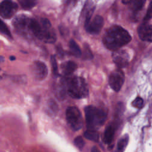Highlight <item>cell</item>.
I'll list each match as a JSON object with an SVG mask.
<instances>
[{"label": "cell", "mask_w": 152, "mask_h": 152, "mask_svg": "<svg viewBox=\"0 0 152 152\" xmlns=\"http://www.w3.org/2000/svg\"><path fill=\"white\" fill-rule=\"evenodd\" d=\"M131 40V36L129 33L118 25L109 28L103 37V43L105 47L114 51L128 43Z\"/></svg>", "instance_id": "1"}, {"label": "cell", "mask_w": 152, "mask_h": 152, "mask_svg": "<svg viewBox=\"0 0 152 152\" xmlns=\"http://www.w3.org/2000/svg\"><path fill=\"white\" fill-rule=\"evenodd\" d=\"M30 30L31 35L45 43H53L56 40L55 31L47 18H30Z\"/></svg>", "instance_id": "2"}, {"label": "cell", "mask_w": 152, "mask_h": 152, "mask_svg": "<svg viewBox=\"0 0 152 152\" xmlns=\"http://www.w3.org/2000/svg\"><path fill=\"white\" fill-rule=\"evenodd\" d=\"M69 96L74 99H83L88 94V88L85 80L81 77L66 78L63 84Z\"/></svg>", "instance_id": "3"}, {"label": "cell", "mask_w": 152, "mask_h": 152, "mask_svg": "<svg viewBox=\"0 0 152 152\" xmlns=\"http://www.w3.org/2000/svg\"><path fill=\"white\" fill-rule=\"evenodd\" d=\"M87 129L96 130L106 120V113L103 110L93 106H87L84 109Z\"/></svg>", "instance_id": "4"}, {"label": "cell", "mask_w": 152, "mask_h": 152, "mask_svg": "<svg viewBox=\"0 0 152 152\" xmlns=\"http://www.w3.org/2000/svg\"><path fill=\"white\" fill-rule=\"evenodd\" d=\"M66 121L73 131H78L83 126L81 114L75 106H69L66 110Z\"/></svg>", "instance_id": "5"}, {"label": "cell", "mask_w": 152, "mask_h": 152, "mask_svg": "<svg viewBox=\"0 0 152 152\" xmlns=\"http://www.w3.org/2000/svg\"><path fill=\"white\" fill-rule=\"evenodd\" d=\"M30 18L25 15H20L16 17L12 23L15 29L20 34L28 37L31 35L30 30Z\"/></svg>", "instance_id": "6"}, {"label": "cell", "mask_w": 152, "mask_h": 152, "mask_svg": "<svg viewBox=\"0 0 152 152\" xmlns=\"http://www.w3.org/2000/svg\"><path fill=\"white\" fill-rule=\"evenodd\" d=\"M125 80V75L123 71L121 69H116L113 71L109 75V84L113 90L119 91Z\"/></svg>", "instance_id": "7"}, {"label": "cell", "mask_w": 152, "mask_h": 152, "mask_svg": "<svg viewBox=\"0 0 152 152\" xmlns=\"http://www.w3.org/2000/svg\"><path fill=\"white\" fill-rule=\"evenodd\" d=\"M18 5L12 1H4L0 3V15L6 19L11 18L17 12Z\"/></svg>", "instance_id": "8"}, {"label": "cell", "mask_w": 152, "mask_h": 152, "mask_svg": "<svg viewBox=\"0 0 152 152\" xmlns=\"http://www.w3.org/2000/svg\"><path fill=\"white\" fill-rule=\"evenodd\" d=\"M31 71L34 77L37 80L45 79L48 75V68L43 62L34 61L31 66Z\"/></svg>", "instance_id": "9"}, {"label": "cell", "mask_w": 152, "mask_h": 152, "mask_svg": "<svg viewBox=\"0 0 152 152\" xmlns=\"http://www.w3.org/2000/svg\"><path fill=\"white\" fill-rule=\"evenodd\" d=\"M103 24L104 20L103 17L97 15L85 26V29L90 34H97L101 31Z\"/></svg>", "instance_id": "10"}, {"label": "cell", "mask_w": 152, "mask_h": 152, "mask_svg": "<svg viewBox=\"0 0 152 152\" xmlns=\"http://www.w3.org/2000/svg\"><path fill=\"white\" fill-rule=\"evenodd\" d=\"M112 59L120 68L127 66L129 62V54L124 50H116L112 53Z\"/></svg>", "instance_id": "11"}, {"label": "cell", "mask_w": 152, "mask_h": 152, "mask_svg": "<svg viewBox=\"0 0 152 152\" xmlns=\"http://www.w3.org/2000/svg\"><path fill=\"white\" fill-rule=\"evenodd\" d=\"M138 33L140 38L142 40L151 42L152 27L150 24L146 21L142 23L138 28Z\"/></svg>", "instance_id": "12"}, {"label": "cell", "mask_w": 152, "mask_h": 152, "mask_svg": "<svg viewBox=\"0 0 152 152\" xmlns=\"http://www.w3.org/2000/svg\"><path fill=\"white\" fill-rule=\"evenodd\" d=\"M115 132V128L114 125L110 124L107 126L104 132V137H103L104 142L106 144H109L112 142L114 137Z\"/></svg>", "instance_id": "13"}, {"label": "cell", "mask_w": 152, "mask_h": 152, "mask_svg": "<svg viewBox=\"0 0 152 152\" xmlns=\"http://www.w3.org/2000/svg\"><path fill=\"white\" fill-rule=\"evenodd\" d=\"M77 64L74 62L69 61L64 62L61 65V68L65 75H69L77 69Z\"/></svg>", "instance_id": "14"}, {"label": "cell", "mask_w": 152, "mask_h": 152, "mask_svg": "<svg viewBox=\"0 0 152 152\" xmlns=\"http://www.w3.org/2000/svg\"><path fill=\"white\" fill-rule=\"evenodd\" d=\"M69 47L70 52L72 55H74L77 58L81 56V55L82 54L81 50L79 46L78 45V44L76 43V42L74 40L71 39L69 40Z\"/></svg>", "instance_id": "15"}, {"label": "cell", "mask_w": 152, "mask_h": 152, "mask_svg": "<svg viewBox=\"0 0 152 152\" xmlns=\"http://www.w3.org/2000/svg\"><path fill=\"white\" fill-rule=\"evenodd\" d=\"M129 140V136L126 134L121 137L118 142L116 152H124L127 146Z\"/></svg>", "instance_id": "16"}, {"label": "cell", "mask_w": 152, "mask_h": 152, "mask_svg": "<svg viewBox=\"0 0 152 152\" xmlns=\"http://www.w3.org/2000/svg\"><path fill=\"white\" fill-rule=\"evenodd\" d=\"M145 1H123L124 4H131V7L133 11H138L140 10L144 5Z\"/></svg>", "instance_id": "17"}, {"label": "cell", "mask_w": 152, "mask_h": 152, "mask_svg": "<svg viewBox=\"0 0 152 152\" xmlns=\"http://www.w3.org/2000/svg\"><path fill=\"white\" fill-rule=\"evenodd\" d=\"M84 136L86 138L95 142H97L99 138V135L96 130L87 129L84 133Z\"/></svg>", "instance_id": "18"}, {"label": "cell", "mask_w": 152, "mask_h": 152, "mask_svg": "<svg viewBox=\"0 0 152 152\" xmlns=\"http://www.w3.org/2000/svg\"><path fill=\"white\" fill-rule=\"evenodd\" d=\"M19 3L21 7L24 10H30L36 5V1L33 0H20Z\"/></svg>", "instance_id": "19"}, {"label": "cell", "mask_w": 152, "mask_h": 152, "mask_svg": "<svg viewBox=\"0 0 152 152\" xmlns=\"http://www.w3.org/2000/svg\"><path fill=\"white\" fill-rule=\"evenodd\" d=\"M0 31L2 34L9 37L10 38H12V35H11L10 30H9V28L7 27V26L6 25V24L3 21H2L1 19H0Z\"/></svg>", "instance_id": "20"}, {"label": "cell", "mask_w": 152, "mask_h": 152, "mask_svg": "<svg viewBox=\"0 0 152 152\" xmlns=\"http://www.w3.org/2000/svg\"><path fill=\"white\" fill-rule=\"evenodd\" d=\"M83 58L84 59H90L93 58V54L89 46L87 44H84L83 48Z\"/></svg>", "instance_id": "21"}, {"label": "cell", "mask_w": 152, "mask_h": 152, "mask_svg": "<svg viewBox=\"0 0 152 152\" xmlns=\"http://www.w3.org/2000/svg\"><path fill=\"white\" fill-rule=\"evenodd\" d=\"M50 62L52 65V69L53 71V74L55 76H58L59 75L58 69V65L56 62V60L54 56H51L50 58Z\"/></svg>", "instance_id": "22"}, {"label": "cell", "mask_w": 152, "mask_h": 152, "mask_svg": "<svg viewBox=\"0 0 152 152\" xmlns=\"http://www.w3.org/2000/svg\"><path fill=\"white\" fill-rule=\"evenodd\" d=\"M74 144L75 145L79 148V149H82L83 148V147L84 146L85 144V142L83 140V138L80 136L77 137L75 139H74Z\"/></svg>", "instance_id": "23"}, {"label": "cell", "mask_w": 152, "mask_h": 152, "mask_svg": "<svg viewBox=\"0 0 152 152\" xmlns=\"http://www.w3.org/2000/svg\"><path fill=\"white\" fill-rule=\"evenodd\" d=\"M143 104V100L140 97H137L132 102V105L136 108H141Z\"/></svg>", "instance_id": "24"}, {"label": "cell", "mask_w": 152, "mask_h": 152, "mask_svg": "<svg viewBox=\"0 0 152 152\" xmlns=\"http://www.w3.org/2000/svg\"><path fill=\"white\" fill-rule=\"evenodd\" d=\"M151 11H152V5H151V2L150 4V5L148 7V10H147V14L144 17V21H147L148 20H150L151 17Z\"/></svg>", "instance_id": "25"}, {"label": "cell", "mask_w": 152, "mask_h": 152, "mask_svg": "<svg viewBox=\"0 0 152 152\" xmlns=\"http://www.w3.org/2000/svg\"><path fill=\"white\" fill-rule=\"evenodd\" d=\"M56 49H57V52H58V55L60 56H64V52H63V50H62V47L61 46H58L56 47Z\"/></svg>", "instance_id": "26"}, {"label": "cell", "mask_w": 152, "mask_h": 152, "mask_svg": "<svg viewBox=\"0 0 152 152\" xmlns=\"http://www.w3.org/2000/svg\"><path fill=\"white\" fill-rule=\"evenodd\" d=\"M91 152H100V151L99 150V149L97 147L93 146V147L91 148Z\"/></svg>", "instance_id": "27"}, {"label": "cell", "mask_w": 152, "mask_h": 152, "mask_svg": "<svg viewBox=\"0 0 152 152\" xmlns=\"http://www.w3.org/2000/svg\"><path fill=\"white\" fill-rule=\"evenodd\" d=\"M15 59V56H10V59L11 60H14Z\"/></svg>", "instance_id": "28"}]
</instances>
